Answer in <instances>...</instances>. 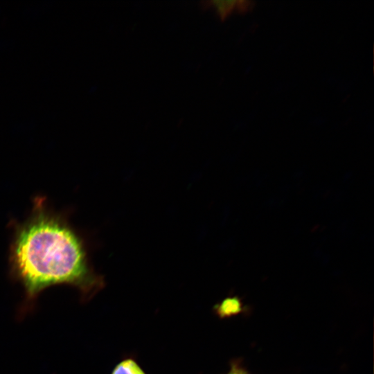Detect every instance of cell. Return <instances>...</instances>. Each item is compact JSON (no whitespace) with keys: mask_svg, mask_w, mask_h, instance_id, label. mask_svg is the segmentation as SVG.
<instances>
[{"mask_svg":"<svg viewBox=\"0 0 374 374\" xmlns=\"http://www.w3.org/2000/svg\"><path fill=\"white\" fill-rule=\"evenodd\" d=\"M13 227L10 270L29 299L57 284L72 285L85 298L103 287V278L91 265L84 240L44 199L37 197L30 215Z\"/></svg>","mask_w":374,"mask_h":374,"instance_id":"6da1fadb","label":"cell"},{"mask_svg":"<svg viewBox=\"0 0 374 374\" xmlns=\"http://www.w3.org/2000/svg\"><path fill=\"white\" fill-rule=\"evenodd\" d=\"M214 310L220 318H228L240 313L242 303L237 296L227 297L215 305Z\"/></svg>","mask_w":374,"mask_h":374,"instance_id":"7a4b0ae2","label":"cell"},{"mask_svg":"<svg viewBox=\"0 0 374 374\" xmlns=\"http://www.w3.org/2000/svg\"><path fill=\"white\" fill-rule=\"evenodd\" d=\"M111 374H146L139 364L132 358L124 359L118 363Z\"/></svg>","mask_w":374,"mask_h":374,"instance_id":"3957f363","label":"cell"},{"mask_svg":"<svg viewBox=\"0 0 374 374\" xmlns=\"http://www.w3.org/2000/svg\"><path fill=\"white\" fill-rule=\"evenodd\" d=\"M239 1L236 0H212L208 1L213 6L220 17L225 19L235 8L238 7Z\"/></svg>","mask_w":374,"mask_h":374,"instance_id":"277c9868","label":"cell"},{"mask_svg":"<svg viewBox=\"0 0 374 374\" xmlns=\"http://www.w3.org/2000/svg\"><path fill=\"white\" fill-rule=\"evenodd\" d=\"M226 374H249V373L241 364V361L235 359L231 362V368Z\"/></svg>","mask_w":374,"mask_h":374,"instance_id":"5b68a950","label":"cell"}]
</instances>
